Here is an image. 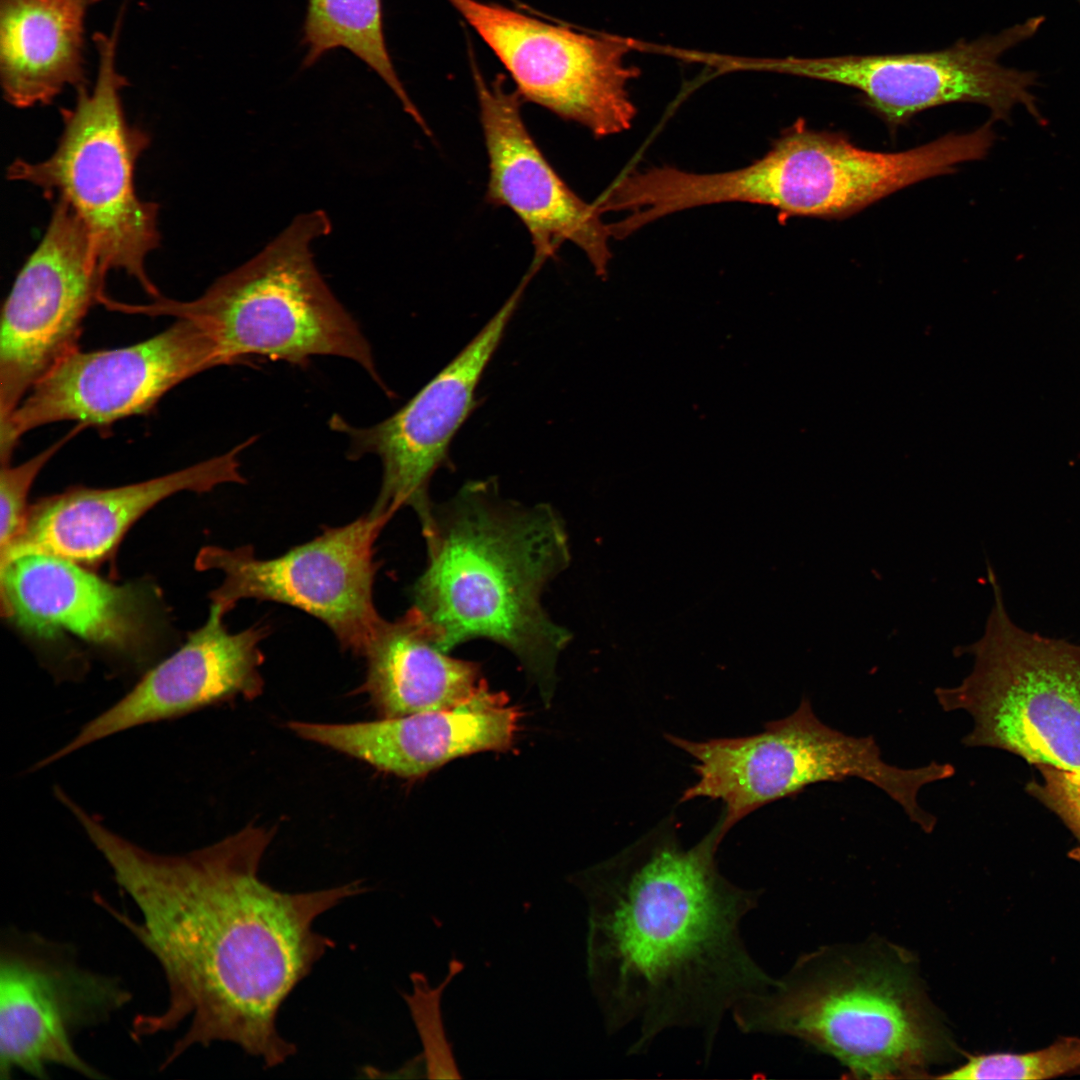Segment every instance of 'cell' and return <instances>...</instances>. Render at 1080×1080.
I'll use <instances>...</instances> for the list:
<instances>
[{"mask_svg":"<svg viewBox=\"0 0 1080 1080\" xmlns=\"http://www.w3.org/2000/svg\"><path fill=\"white\" fill-rule=\"evenodd\" d=\"M672 824L571 881L588 906L587 977L607 1033L632 1027L636 1055L667 1030H696L709 1059L725 1015L777 979L741 935L762 890L720 873L719 822L689 848Z\"/></svg>","mask_w":1080,"mask_h":1080,"instance_id":"cell-2","label":"cell"},{"mask_svg":"<svg viewBox=\"0 0 1080 1080\" xmlns=\"http://www.w3.org/2000/svg\"><path fill=\"white\" fill-rule=\"evenodd\" d=\"M1079 3H1080V0H1079Z\"/></svg>","mask_w":1080,"mask_h":1080,"instance_id":"cell-29","label":"cell"},{"mask_svg":"<svg viewBox=\"0 0 1080 1080\" xmlns=\"http://www.w3.org/2000/svg\"><path fill=\"white\" fill-rule=\"evenodd\" d=\"M3 616L39 638L68 632L122 654L151 641L149 592L139 584L111 583L81 564L29 553L0 564Z\"/></svg>","mask_w":1080,"mask_h":1080,"instance_id":"cell-18","label":"cell"},{"mask_svg":"<svg viewBox=\"0 0 1080 1080\" xmlns=\"http://www.w3.org/2000/svg\"><path fill=\"white\" fill-rule=\"evenodd\" d=\"M522 288L394 414L368 427L353 426L337 414L330 418V428L349 440V459L374 454L381 461L380 491L370 512L392 518L399 509L410 507L421 530L429 526L434 508L429 497L431 479L439 468L451 464L450 444L476 405V388L518 306Z\"/></svg>","mask_w":1080,"mask_h":1080,"instance_id":"cell-15","label":"cell"},{"mask_svg":"<svg viewBox=\"0 0 1080 1080\" xmlns=\"http://www.w3.org/2000/svg\"><path fill=\"white\" fill-rule=\"evenodd\" d=\"M994 576L989 568L994 602L983 635L958 647L973 657V668L959 685L937 687L936 700L945 712L972 717L962 739L968 747L1080 771V645L1017 625Z\"/></svg>","mask_w":1080,"mask_h":1080,"instance_id":"cell-7","label":"cell"},{"mask_svg":"<svg viewBox=\"0 0 1080 1080\" xmlns=\"http://www.w3.org/2000/svg\"><path fill=\"white\" fill-rule=\"evenodd\" d=\"M176 319L141 342L90 352L78 349L56 364L0 425L1 462H10L21 437L33 429L75 421L104 430L150 412L181 382L222 366L205 331L191 319Z\"/></svg>","mask_w":1080,"mask_h":1080,"instance_id":"cell-12","label":"cell"},{"mask_svg":"<svg viewBox=\"0 0 1080 1080\" xmlns=\"http://www.w3.org/2000/svg\"><path fill=\"white\" fill-rule=\"evenodd\" d=\"M84 832L142 916L134 922L98 899L161 966L168 1003L135 1017L134 1039L171 1031L188 1021L162 1066L196 1045L231 1042L283 1063L296 1046L280 1036L278 1011L324 953L335 946L313 929L315 919L366 891L361 881L330 889L287 893L262 881L258 870L271 832L247 826L213 845L185 854L149 851L97 818Z\"/></svg>","mask_w":1080,"mask_h":1080,"instance_id":"cell-1","label":"cell"},{"mask_svg":"<svg viewBox=\"0 0 1080 1080\" xmlns=\"http://www.w3.org/2000/svg\"><path fill=\"white\" fill-rule=\"evenodd\" d=\"M84 428L77 424L66 436L21 464H1L0 552L5 551L23 529L29 509L28 494L37 475L63 445Z\"/></svg>","mask_w":1080,"mask_h":1080,"instance_id":"cell-26","label":"cell"},{"mask_svg":"<svg viewBox=\"0 0 1080 1080\" xmlns=\"http://www.w3.org/2000/svg\"><path fill=\"white\" fill-rule=\"evenodd\" d=\"M331 231L321 210L297 216L257 255L222 275L198 298L161 296L118 310L195 321L213 342L222 365L251 360L304 367L314 356L360 365L382 388L371 346L335 297L314 262L312 244Z\"/></svg>","mask_w":1080,"mask_h":1080,"instance_id":"cell-5","label":"cell"},{"mask_svg":"<svg viewBox=\"0 0 1080 1080\" xmlns=\"http://www.w3.org/2000/svg\"><path fill=\"white\" fill-rule=\"evenodd\" d=\"M390 519L369 512L272 558L258 557L250 545H208L195 568L222 573L209 597L225 613L246 599L285 604L320 620L344 651L363 657L384 619L373 598L375 544Z\"/></svg>","mask_w":1080,"mask_h":1080,"instance_id":"cell-10","label":"cell"},{"mask_svg":"<svg viewBox=\"0 0 1080 1080\" xmlns=\"http://www.w3.org/2000/svg\"><path fill=\"white\" fill-rule=\"evenodd\" d=\"M1080 1073V1038L1063 1037L1047 1048L1016 1054L992 1053L968 1059L940 1079H1049Z\"/></svg>","mask_w":1080,"mask_h":1080,"instance_id":"cell-25","label":"cell"},{"mask_svg":"<svg viewBox=\"0 0 1080 1080\" xmlns=\"http://www.w3.org/2000/svg\"><path fill=\"white\" fill-rule=\"evenodd\" d=\"M256 437L226 453L149 480L112 488L72 487L29 506L22 531L0 556L43 553L79 564L109 558L131 526L164 499L183 491L208 492L244 483L239 454Z\"/></svg>","mask_w":1080,"mask_h":1080,"instance_id":"cell-19","label":"cell"},{"mask_svg":"<svg viewBox=\"0 0 1080 1080\" xmlns=\"http://www.w3.org/2000/svg\"><path fill=\"white\" fill-rule=\"evenodd\" d=\"M463 969L464 964L453 958L446 976L435 987L424 973L415 971L410 974L412 993L403 994L423 1046L422 1059L430 1079L462 1077L444 1028L441 1002L444 990Z\"/></svg>","mask_w":1080,"mask_h":1080,"instance_id":"cell-24","label":"cell"},{"mask_svg":"<svg viewBox=\"0 0 1080 1080\" xmlns=\"http://www.w3.org/2000/svg\"><path fill=\"white\" fill-rule=\"evenodd\" d=\"M131 999L118 978L78 965L64 945L10 937L0 955V1078L15 1070L46 1079L58 1065L105 1077L76 1051L79 1031L101 1024Z\"/></svg>","mask_w":1080,"mask_h":1080,"instance_id":"cell-13","label":"cell"},{"mask_svg":"<svg viewBox=\"0 0 1080 1080\" xmlns=\"http://www.w3.org/2000/svg\"><path fill=\"white\" fill-rule=\"evenodd\" d=\"M472 75L489 160L486 199L509 208L528 230L538 260L564 242L580 248L597 276L612 258L608 224L594 204L578 197L542 154L521 113L522 99L502 76L487 83L472 60Z\"/></svg>","mask_w":1080,"mask_h":1080,"instance_id":"cell-16","label":"cell"},{"mask_svg":"<svg viewBox=\"0 0 1080 1080\" xmlns=\"http://www.w3.org/2000/svg\"><path fill=\"white\" fill-rule=\"evenodd\" d=\"M518 716L504 696L484 685L469 700L448 709L369 722L294 721L288 726L306 740L410 778L460 756L506 749L513 741Z\"/></svg>","mask_w":1080,"mask_h":1080,"instance_id":"cell-20","label":"cell"},{"mask_svg":"<svg viewBox=\"0 0 1080 1080\" xmlns=\"http://www.w3.org/2000/svg\"><path fill=\"white\" fill-rule=\"evenodd\" d=\"M304 66L343 48L370 67L392 90L404 111L429 134L391 60L384 33L382 0H308L303 27Z\"/></svg>","mask_w":1080,"mask_h":1080,"instance_id":"cell-23","label":"cell"},{"mask_svg":"<svg viewBox=\"0 0 1080 1080\" xmlns=\"http://www.w3.org/2000/svg\"><path fill=\"white\" fill-rule=\"evenodd\" d=\"M427 562L412 589L415 609L450 652L476 639L508 649L550 698L571 633L542 605L569 566V537L549 504L503 498L495 480H471L434 505L422 532Z\"/></svg>","mask_w":1080,"mask_h":1080,"instance_id":"cell-3","label":"cell"},{"mask_svg":"<svg viewBox=\"0 0 1080 1080\" xmlns=\"http://www.w3.org/2000/svg\"><path fill=\"white\" fill-rule=\"evenodd\" d=\"M731 1014L743 1033L798 1038L858 1078H926L953 1049L912 959L888 945L804 955Z\"/></svg>","mask_w":1080,"mask_h":1080,"instance_id":"cell-4","label":"cell"},{"mask_svg":"<svg viewBox=\"0 0 1080 1080\" xmlns=\"http://www.w3.org/2000/svg\"><path fill=\"white\" fill-rule=\"evenodd\" d=\"M106 274L83 223L57 199L2 307L0 425L48 371L80 349L84 319L105 294Z\"/></svg>","mask_w":1080,"mask_h":1080,"instance_id":"cell-14","label":"cell"},{"mask_svg":"<svg viewBox=\"0 0 1080 1080\" xmlns=\"http://www.w3.org/2000/svg\"><path fill=\"white\" fill-rule=\"evenodd\" d=\"M1045 17L1037 15L996 34L931 52L842 55L778 59L772 71L854 88L862 103L890 128L927 109L952 103L988 108L991 121H1009L1022 106L1038 122L1043 117L1032 88L1034 71L1006 67L1000 58L1037 34Z\"/></svg>","mask_w":1080,"mask_h":1080,"instance_id":"cell-9","label":"cell"},{"mask_svg":"<svg viewBox=\"0 0 1080 1080\" xmlns=\"http://www.w3.org/2000/svg\"><path fill=\"white\" fill-rule=\"evenodd\" d=\"M82 0H0V77L17 108L50 104L85 86Z\"/></svg>","mask_w":1080,"mask_h":1080,"instance_id":"cell-22","label":"cell"},{"mask_svg":"<svg viewBox=\"0 0 1080 1080\" xmlns=\"http://www.w3.org/2000/svg\"><path fill=\"white\" fill-rule=\"evenodd\" d=\"M119 26L118 21L110 35H94L95 85L77 89L74 106L60 110L63 129L55 151L39 162L14 160L6 176L65 201L83 223L103 270L126 272L158 299L145 265L160 245L159 205L142 200L135 188L136 164L151 138L124 113L121 91L127 81L116 67Z\"/></svg>","mask_w":1080,"mask_h":1080,"instance_id":"cell-6","label":"cell"},{"mask_svg":"<svg viewBox=\"0 0 1080 1080\" xmlns=\"http://www.w3.org/2000/svg\"><path fill=\"white\" fill-rule=\"evenodd\" d=\"M995 140L992 123L950 133L899 152L854 145L841 133L808 128L799 120L751 164L707 173L701 185L709 204L741 202L790 217H849L890 194L959 164L983 159Z\"/></svg>","mask_w":1080,"mask_h":1080,"instance_id":"cell-8","label":"cell"},{"mask_svg":"<svg viewBox=\"0 0 1080 1080\" xmlns=\"http://www.w3.org/2000/svg\"><path fill=\"white\" fill-rule=\"evenodd\" d=\"M1040 780L1028 791L1059 816L1080 844V771L1038 766Z\"/></svg>","mask_w":1080,"mask_h":1080,"instance_id":"cell-27","label":"cell"},{"mask_svg":"<svg viewBox=\"0 0 1080 1080\" xmlns=\"http://www.w3.org/2000/svg\"><path fill=\"white\" fill-rule=\"evenodd\" d=\"M365 692L382 718L452 708L484 685L477 664L445 651L436 630L411 607L383 619L363 656Z\"/></svg>","mask_w":1080,"mask_h":1080,"instance_id":"cell-21","label":"cell"},{"mask_svg":"<svg viewBox=\"0 0 1080 1080\" xmlns=\"http://www.w3.org/2000/svg\"><path fill=\"white\" fill-rule=\"evenodd\" d=\"M82 1L89 6L90 4L96 2L97 0H82Z\"/></svg>","mask_w":1080,"mask_h":1080,"instance_id":"cell-28","label":"cell"},{"mask_svg":"<svg viewBox=\"0 0 1080 1080\" xmlns=\"http://www.w3.org/2000/svg\"><path fill=\"white\" fill-rule=\"evenodd\" d=\"M225 612L211 604L206 622L172 655L150 669L120 700L87 722L42 762L51 764L94 742L133 727L178 717L242 696L261 694V643L269 633L253 625L231 633Z\"/></svg>","mask_w":1080,"mask_h":1080,"instance_id":"cell-17","label":"cell"},{"mask_svg":"<svg viewBox=\"0 0 1080 1080\" xmlns=\"http://www.w3.org/2000/svg\"><path fill=\"white\" fill-rule=\"evenodd\" d=\"M446 1L504 65L522 100L599 138L631 128L636 109L627 88L638 70L625 64L627 42L554 25L497 3Z\"/></svg>","mask_w":1080,"mask_h":1080,"instance_id":"cell-11","label":"cell"}]
</instances>
